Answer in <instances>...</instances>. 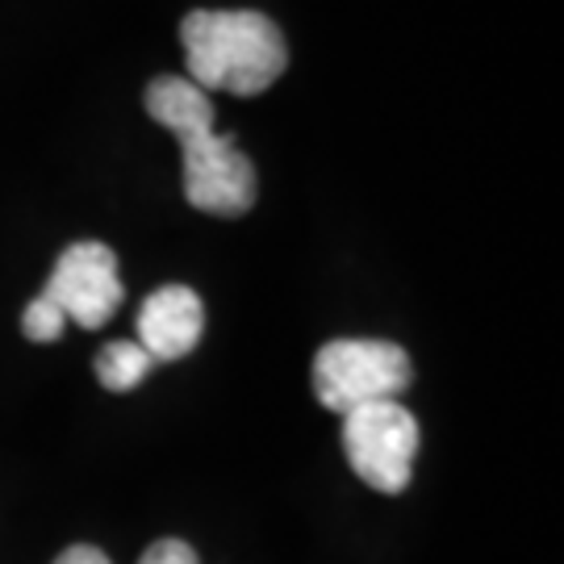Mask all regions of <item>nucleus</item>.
Listing matches in <instances>:
<instances>
[{
	"label": "nucleus",
	"mask_w": 564,
	"mask_h": 564,
	"mask_svg": "<svg viewBox=\"0 0 564 564\" xmlns=\"http://www.w3.org/2000/svg\"><path fill=\"white\" fill-rule=\"evenodd\" d=\"M42 297L55 305L67 323H80L84 330H101L126 297L118 256L105 242H72L55 263Z\"/></svg>",
	"instance_id": "nucleus-5"
},
{
	"label": "nucleus",
	"mask_w": 564,
	"mask_h": 564,
	"mask_svg": "<svg viewBox=\"0 0 564 564\" xmlns=\"http://www.w3.org/2000/svg\"><path fill=\"white\" fill-rule=\"evenodd\" d=\"M139 564H202V561H197V552L184 544V540H155L139 556Z\"/></svg>",
	"instance_id": "nucleus-9"
},
{
	"label": "nucleus",
	"mask_w": 564,
	"mask_h": 564,
	"mask_svg": "<svg viewBox=\"0 0 564 564\" xmlns=\"http://www.w3.org/2000/svg\"><path fill=\"white\" fill-rule=\"evenodd\" d=\"M181 42L188 59L184 80L197 84L205 97L218 88L260 97L289 67V46L276 21L251 9H193L181 21Z\"/></svg>",
	"instance_id": "nucleus-2"
},
{
	"label": "nucleus",
	"mask_w": 564,
	"mask_h": 564,
	"mask_svg": "<svg viewBox=\"0 0 564 564\" xmlns=\"http://www.w3.org/2000/svg\"><path fill=\"white\" fill-rule=\"evenodd\" d=\"M419 419L402 402H372L343 414V452L351 473L377 494H402L414 477Z\"/></svg>",
	"instance_id": "nucleus-4"
},
{
	"label": "nucleus",
	"mask_w": 564,
	"mask_h": 564,
	"mask_svg": "<svg viewBox=\"0 0 564 564\" xmlns=\"http://www.w3.org/2000/svg\"><path fill=\"white\" fill-rule=\"evenodd\" d=\"M205 330V305L184 284H163L139 310V347L155 360H184Z\"/></svg>",
	"instance_id": "nucleus-6"
},
{
	"label": "nucleus",
	"mask_w": 564,
	"mask_h": 564,
	"mask_svg": "<svg viewBox=\"0 0 564 564\" xmlns=\"http://www.w3.org/2000/svg\"><path fill=\"white\" fill-rule=\"evenodd\" d=\"M142 105L181 139L188 205L214 218H242L256 205V167L239 142L214 130V101L184 76H160L147 84Z\"/></svg>",
	"instance_id": "nucleus-1"
},
{
	"label": "nucleus",
	"mask_w": 564,
	"mask_h": 564,
	"mask_svg": "<svg viewBox=\"0 0 564 564\" xmlns=\"http://www.w3.org/2000/svg\"><path fill=\"white\" fill-rule=\"evenodd\" d=\"M63 326H67V318H63L59 310L46 302L42 293L25 305V314H21V330H25V339H34V343H55L63 335Z\"/></svg>",
	"instance_id": "nucleus-8"
},
{
	"label": "nucleus",
	"mask_w": 564,
	"mask_h": 564,
	"mask_svg": "<svg viewBox=\"0 0 564 564\" xmlns=\"http://www.w3.org/2000/svg\"><path fill=\"white\" fill-rule=\"evenodd\" d=\"M414 364L389 339H335L314 356V393L326 410L351 414L372 402H398Z\"/></svg>",
	"instance_id": "nucleus-3"
},
{
	"label": "nucleus",
	"mask_w": 564,
	"mask_h": 564,
	"mask_svg": "<svg viewBox=\"0 0 564 564\" xmlns=\"http://www.w3.org/2000/svg\"><path fill=\"white\" fill-rule=\"evenodd\" d=\"M55 564H113V561L105 556L101 547L76 544V547H67V552H59V561H55Z\"/></svg>",
	"instance_id": "nucleus-10"
},
{
	"label": "nucleus",
	"mask_w": 564,
	"mask_h": 564,
	"mask_svg": "<svg viewBox=\"0 0 564 564\" xmlns=\"http://www.w3.org/2000/svg\"><path fill=\"white\" fill-rule=\"evenodd\" d=\"M147 372H151V356L142 351L139 343L118 339L109 343V347H101V356H97V381L109 393H130Z\"/></svg>",
	"instance_id": "nucleus-7"
}]
</instances>
